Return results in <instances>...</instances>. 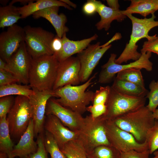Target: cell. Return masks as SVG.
<instances>
[{"label":"cell","instance_id":"1","mask_svg":"<svg viewBox=\"0 0 158 158\" xmlns=\"http://www.w3.org/2000/svg\"><path fill=\"white\" fill-rule=\"evenodd\" d=\"M59 63L54 54L32 58L29 75V84L32 89L53 90Z\"/></svg>","mask_w":158,"mask_h":158},{"label":"cell","instance_id":"2","mask_svg":"<svg viewBox=\"0 0 158 158\" xmlns=\"http://www.w3.org/2000/svg\"><path fill=\"white\" fill-rule=\"evenodd\" d=\"M152 15L150 18L143 19L138 18L131 14L125 15L131 21L132 32L128 42L120 56L115 60L116 63L121 64L131 60L135 61L138 59L142 54L137 51L138 46L136 44L137 42L143 38H146L149 40L157 36L156 35L151 36L148 34L151 29L158 26V21L155 20L156 16L154 13Z\"/></svg>","mask_w":158,"mask_h":158},{"label":"cell","instance_id":"3","mask_svg":"<svg viewBox=\"0 0 158 158\" xmlns=\"http://www.w3.org/2000/svg\"><path fill=\"white\" fill-rule=\"evenodd\" d=\"M111 121L118 127L131 134L138 142L143 143L156 120L153 112L144 106Z\"/></svg>","mask_w":158,"mask_h":158},{"label":"cell","instance_id":"4","mask_svg":"<svg viewBox=\"0 0 158 158\" xmlns=\"http://www.w3.org/2000/svg\"><path fill=\"white\" fill-rule=\"evenodd\" d=\"M95 74L84 83L79 85H68L54 90L56 97L55 99L59 104L81 114L87 111L88 105L92 102L95 92L86 91L92 83Z\"/></svg>","mask_w":158,"mask_h":158},{"label":"cell","instance_id":"5","mask_svg":"<svg viewBox=\"0 0 158 158\" xmlns=\"http://www.w3.org/2000/svg\"><path fill=\"white\" fill-rule=\"evenodd\" d=\"M104 121L101 116L94 118L90 115L84 118V125L76 140L87 154L98 146L111 145L106 134Z\"/></svg>","mask_w":158,"mask_h":158},{"label":"cell","instance_id":"6","mask_svg":"<svg viewBox=\"0 0 158 158\" xmlns=\"http://www.w3.org/2000/svg\"><path fill=\"white\" fill-rule=\"evenodd\" d=\"M7 117L11 135L19 139L27 129L32 119V109L28 97L17 96Z\"/></svg>","mask_w":158,"mask_h":158},{"label":"cell","instance_id":"7","mask_svg":"<svg viewBox=\"0 0 158 158\" xmlns=\"http://www.w3.org/2000/svg\"><path fill=\"white\" fill-rule=\"evenodd\" d=\"M23 28L24 41L32 59L54 54L51 47L54 34L40 27L27 25Z\"/></svg>","mask_w":158,"mask_h":158},{"label":"cell","instance_id":"8","mask_svg":"<svg viewBox=\"0 0 158 158\" xmlns=\"http://www.w3.org/2000/svg\"><path fill=\"white\" fill-rule=\"evenodd\" d=\"M146 99V97H135L121 94L111 87L110 93L106 104V112L101 116L104 120H112L145 106Z\"/></svg>","mask_w":158,"mask_h":158},{"label":"cell","instance_id":"9","mask_svg":"<svg viewBox=\"0 0 158 158\" xmlns=\"http://www.w3.org/2000/svg\"><path fill=\"white\" fill-rule=\"evenodd\" d=\"M104 127L110 145L120 152H142L149 150L147 141L140 143L130 133L120 128L111 120H105Z\"/></svg>","mask_w":158,"mask_h":158},{"label":"cell","instance_id":"10","mask_svg":"<svg viewBox=\"0 0 158 158\" xmlns=\"http://www.w3.org/2000/svg\"><path fill=\"white\" fill-rule=\"evenodd\" d=\"M142 54L141 56L138 60L128 64H121L115 62L116 55L114 53L111 54L107 62L102 66L98 82L101 84L109 83L118 73L130 68H137L141 70L144 69L148 71H152L153 69V63L150 60L152 53L147 52Z\"/></svg>","mask_w":158,"mask_h":158},{"label":"cell","instance_id":"11","mask_svg":"<svg viewBox=\"0 0 158 158\" xmlns=\"http://www.w3.org/2000/svg\"><path fill=\"white\" fill-rule=\"evenodd\" d=\"M100 42L90 44L77 54L80 63L79 77L80 82H85L89 79L93 70L105 53L111 47H101Z\"/></svg>","mask_w":158,"mask_h":158},{"label":"cell","instance_id":"12","mask_svg":"<svg viewBox=\"0 0 158 158\" xmlns=\"http://www.w3.org/2000/svg\"><path fill=\"white\" fill-rule=\"evenodd\" d=\"M53 115L72 131L78 132L84 123V118L82 114L64 107L52 98L48 101L45 115Z\"/></svg>","mask_w":158,"mask_h":158},{"label":"cell","instance_id":"13","mask_svg":"<svg viewBox=\"0 0 158 158\" xmlns=\"http://www.w3.org/2000/svg\"><path fill=\"white\" fill-rule=\"evenodd\" d=\"M33 90L35 92L29 98L32 110L35 135L37 136L43 130L47 102L50 98L56 96L53 90Z\"/></svg>","mask_w":158,"mask_h":158},{"label":"cell","instance_id":"14","mask_svg":"<svg viewBox=\"0 0 158 158\" xmlns=\"http://www.w3.org/2000/svg\"><path fill=\"white\" fill-rule=\"evenodd\" d=\"M80 68V62L77 56H72L59 62L53 90L67 85L75 86L79 84Z\"/></svg>","mask_w":158,"mask_h":158},{"label":"cell","instance_id":"15","mask_svg":"<svg viewBox=\"0 0 158 158\" xmlns=\"http://www.w3.org/2000/svg\"><path fill=\"white\" fill-rule=\"evenodd\" d=\"M32 58L28 52L24 41L6 62L11 73L24 85L29 84V75Z\"/></svg>","mask_w":158,"mask_h":158},{"label":"cell","instance_id":"16","mask_svg":"<svg viewBox=\"0 0 158 158\" xmlns=\"http://www.w3.org/2000/svg\"><path fill=\"white\" fill-rule=\"evenodd\" d=\"M23 28L15 24L0 35V58L7 62L24 41Z\"/></svg>","mask_w":158,"mask_h":158},{"label":"cell","instance_id":"17","mask_svg":"<svg viewBox=\"0 0 158 158\" xmlns=\"http://www.w3.org/2000/svg\"><path fill=\"white\" fill-rule=\"evenodd\" d=\"M46 116L44 127L53 137L60 149L68 142L77 139L78 132L69 129L55 116Z\"/></svg>","mask_w":158,"mask_h":158},{"label":"cell","instance_id":"18","mask_svg":"<svg viewBox=\"0 0 158 158\" xmlns=\"http://www.w3.org/2000/svg\"><path fill=\"white\" fill-rule=\"evenodd\" d=\"M35 136L34 123L32 119L18 142L14 147L12 152V158L16 157L20 158H29L32 154L35 152L37 145L34 140Z\"/></svg>","mask_w":158,"mask_h":158},{"label":"cell","instance_id":"19","mask_svg":"<svg viewBox=\"0 0 158 158\" xmlns=\"http://www.w3.org/2000/svg\"><path fill=\"white\" fill-rule=\"evenodd\" d=\"M59 6H53L37 11L32 15L35 19L43 18L48 20L53 25L56 35L62 38L64 34L68 32L69 28L66 25L67 19L63 13L58 14Z\"/></svg>","mask_w":158,"mask_h":158},{"label":"cell","instance_id":"20","mask_svg":"<svg viewBox=\"0 0 158 158\" xmlns=\"http://www.w3.org/2000/svg\"><path fill=\"white\" fill-rule=\"evenodd\" d=\"M98 37V35L95 34L88 38L73 41L68 38L65 33L61 38L63 43L62 49L59 52L55 54L58 61L61 62L72 56L73 54H78L86 49L92 42L96 40Z\"/></svg>","mask_w":158,"mask_h":158},{"label":"cell","instance_id":"21","mask_svg":"<svg viewBox=\"0 0 158 158\" xmlns=\"http://www.w3.org/2000/svg\"><path fill=\"white\" fill-rule=\"evenodd\" d=\"M97 7V13L100 16L101 19L95 25L97 30L104 29L108 30L111 24L114 20L119 22L123 20L127 17L123 14L121 10H116L107 6L101 1L93 0Z\"/></svg>","mask_w":158,"mask_h":158},{"label":"cell","instance_id":"22","mask_svg":"<svg viewBox=\"0 0 158 158\" xmlns=\"http://www.w3.org/2000/svg\"><path fill=\"white\" fill-rule=\"evenodd\" d=\"M53 6H62L69 10L72 9L71 7L60 0H36L35 2L33 1L27 5L19 7L18 9L21 18H25L36 12Z\"/></svg>","mask_w":158,"mask_h":158},{"label":"cell","instance_id":"23","mask_svg":"<svg viewBox=\"0 0 158 158\" xmlns=\"http://www.w3.org/2000/svg\"><path fill=\"white\" fill-rule=\"evenodd\" d=\"M111 87L121 94L135 97H146L149 92L145 87L116 78Z\"/></svg>","mask_w":158,"mask_h":158},{"label":"cell","instance_id":"24","mask_svg":"<svg viewBox=\"0 0 158 158\" xmlns=\"http://www.w3.org/2000/svg\"><path fill=\"white\" fill-rule=\"evenodd\" d=\"M158 10L156 0H131L130 5L126 10L121 11L123 14H139L146 17Z\"/></svg>","mask_w":158,"mask_h":158},{"label":"cell","instance_id":"25","mask_svg":"<svg viewBox=\"0 0 158 158\" xmlns=\"http://www.w3.org/2000/svg\"><path fill=\"white\" fill-rule=\"evenodd\" d=\"M14 145L11 138L6 116L0 118V152L12 158V152Z\"/></svg>","mask_w":158,"mask_h":158},{"label":"cell","instance_id":"26","mask_svg":"<svg viewBox=\"0 0 158 158\" xmlns=\"http://www.w3.org/2000/svg\"><path fill=\"white\" fill-rule=\"evenodd\" d=\"M21 18L18 7L9 4L0 7V28L12 26Z\"/></svg>","mask_w":158,"mask_h":158},{"label":"cell","instance_id":"27","mask_svg":"<svg viewBox=\"0 0 158 158\" xmlns=\"http://www.w3.org/2000/svg\"><path fill=\"white\" fill-rule=\"evenodd\" d=\"M29 85L16 83L0 86V97L8 96H23L29 97L35 92Z\"/></svg>","mask_w":158,"mask_h":158},{"label":"cell","instance_id":"28","mask_svg":"<svg viewBox=\"0 0 158 158\" xmlns=\"http://www.w3.org/2000/svg\"><path fill=\"white\" fill-rule=\"evenodd\" d=\"M60 149L66 158H88L86 150L76 140L68 142Z\"/></svg>","mask_w":158,"mask_h":158},{"label":"cell","instance_id":"29","mask_svg":"<svg viewBox=\"0 0 158 158\" xmlns=\"http://www.w3.org/2000/svg\"><path fill=\"white\" fill-rule=\"evenodd\" d=\"M115 78L145 87L144 80L140 69L131 68L122 71L117 73Z\"/></svg>","mask_w":158,"mask_h":158},{"label":"cell","instance_id":"30","mask_svg":"<svg viewBox=\"0 0 158 158\" xmlns=\"http://www.w3.org/2000/svg\"><path fill=\"white\" fill-rule=\"evenodd\" d=\"M87 154L88 158H119L120 152L111 145H102Z\"/></svg>","mask_w":158,"mask_h":158},{"label":"cell","instance_id":"31","mask_svg":"<svg viewBox=\"0 0 158 158\" xmlns=\"http://www.w3.org/2000/svg\"><path fill=\"white\" fill-rule=\"evenodd\" d=\"M44 141L46 150L51 158H66L59 148L52 135L45 130Z\"/></svg>","mask_w":158,"mask_h":158},{"label":"cell","instance_id":"32","mask_svg":"<svg viewBox=\"0 0 158 158\" xmlns=\"http://www.w3.org/2000/svg\"><path fill=\"white\" fill-rule=\"evenodd\" d=\"M149 88L150 91L146 97L149 102L146 106L153 112L158 106V80H152L149 84Z\"/></svg>","mask_w":158,"mask_h":158},{"label":"cell","instance_id":"33","mask_svg":"<svg viewBox=\"0 0 158 158\" xmlns=\"http://www.w3.org/2000/svg\"><path fill=\"white\" fill-rule=\"evenodd\" d=\"M146 141L150 154L158 150V120H156L154 125L148 132Z\"/></svg>","mask_w":158,"mask_h":158},{"label":"cell","instance_id":"34","mask_svg":"<svg viewBox=\"0 0 158 158\" xmlns=\"http://www.w3.org/2000/svg\"><path fill=\"white\" fill-rule=\"evenodd\" d=\"M111 89V87L109 85L100 87L99 89L95 92L92 102V105L106 104L110 93Z\"/></svg>","mask_w":158,"mask_h":158},{"label":"cell","instance_id":"35","mask_svg":"<svg viewBox=\"0 0 158 158\" xmlns=\"http://www.w3.org/2000/svg\"><path fill=\"white\" fill-rule=\"evenodd\" d=\"M13 96H8L0 98V118L6 116L12 107L15 101Z\"/></svg>","mask_w":158,"mask_h":158},{"label":"cell","instance_id":"36","mask_svg":"<svg viewBox=\"0 0 158 158\" xmlns=\"http://www.w3.org/2000/svg\"><path fill=\"white\" fill-rule=\"evenodd\" d=\"M42 132L39 134L37 142V149L36 152L32 154L29 158H48L44 143V136Z\"/></svg>","mask_w":158,"mask_h":158},{"label":"cell","instance_id":"37","mask_svg":"<svg viewBox=\"0 0 158 158\" xmlns=\"http://www.w3.org/2000/svg\"><path fill=\"white\" fill-rule=\"evenodd\" d=\"M140 51L142 54L150 52L158 55V35L151 40L145 42Z\"/></svg>","mask_w":158,"mask_h":158},{"label":"cell","instance_id":"38","mask_svg":"<svg viewBox=\"0 0 158 158\" xmlns=\"http://www.w3.org/2000/svg\"><path fill=\"white\" fill-rule=\"evenodd\" d=\"M19 83V80L12 73L0 69V86Z\"/></svg>","mask_w":158,"mask_h":158},{"label":"cell","instance_id":"39","mask_svg":"<svg viewBox=\"0 0 158 158\" xmlns=\"http://www.w3.org/2000/svg\"><path fill=\"white\" fill-rule=\"evenodd\" d=\"M105 104L92 105L87 107L86 110L90 113V115L93 118L99 117L105 113L106 111Z\"/></svg>","mask_w":158,"mask_h":158},{"label":"cell","instance_id":"40","mask_svg":"<svg viewBox=\"0 0 158 158\" xmlns=\"http://www.w3.org/2000/svg\"><path fill=\"white\" fill-rule=\"evenodd\" d=\"M150 154L149 150L142 152L132 150L120 152L119 158H149Z\"/></svg>","mask_w":158,"mask_h":158},{"label":"cell","instance_id":"41","mask_svg":"<svg viewBox=\"0 0 158 158\" xmlns=\"http://www.w3.org/2000/svg\"><path fill=\"white\" fill-rule=\"evenodd\" d=\"M83 11L86 15L90 16L97 12L96 5L93 0H87L83 5Z\"/></svg>","mask_w":158,"mask_h":158},{"label":"cell","instance_id":"42","mask_svg":"<svg viewBox=\"0 0 158 158\" xmlns=\"http://www.w3.org/2000/svg\"><path fill=\"white\" fill-rule=\"evenodd\" d=\"M63 45L62 38L57 35L53 38L52 43L51 47L54 54H56L59 52L62 49Z\"/></svg>","mask_w":158,"mask_h":158},{"label":"cell","instance_id":"43","mask_svg":"<svg viewBox=\"0 0 158 158\" xmlns=\"http://www.w3.org/2000/svg\"><path fill=\"white\" fill-rule=\"evenodd\" d=\"M121 33L118 32L116 33L113 37L108 42L102 45H100V47H107L110 45V44L113 41L120 39L121 38Z\"/></svg>","mask_w":158,"mask_h":158},{"label":"cell","instance_id":"44","mask_svg":"<svg viewBox=\"0 0 158 158\" xmlns=\"http://www.w3.org/2000/svg\"><path fill=\"white\" fill-rule=\"evenodd\" d=\"M107 2L109 7L116 10H119V5L118 0H107Z\"/></svg>","mask_w":158,"mask_h":158},{"label":"cell","instance_id":"45","mask_svg":"<svg viewBox=\"0 0 158 158\" xmlns=\"http://www.w3.org/2000/svg\"><path fill=\"white\" fill-rule=\"evenodd\" d=\"M35 1L32 0H13L11 1L9 4L13 5L14 3L18 2L23 4L24 6H25Z\"/></svg>","mask_w":158,"mask_h":158},{"label":"cell","instance_id":"46","mask_svg":"<svg viewBox=\"0 0 158 158\" xmlns=\"http://www.w3.org/2000/svg\"><path fill=\"white\" fill-rule=\"evenodd\" d=\"M66 4L71 7L72 8H76L77 7V5L70 1L69 0H60Z\"/></svg>","mask_w":158,"mask_h":158},{"label":"cell","instance_id":"47","mask_svg":"<svg viewBox=\"0 0 158 158\" xmlns=\"http://www.w3.org/2000/svg\"><path fill=\"white\" fill-rule=\"evenodd\" d=\"M153 116L156 120H158V108L156 109L153 112Z\"/></svg>","mask_w":158,"mask_h":158},{"label":"cell","instance_id":"48","mask_svg":"<svg viewBox=\"0 0 158 158\" xmlns=\"http://www.w3.org/2000/svg\"><path fill=\"white\" fill-rule=\"evenodd\" d=\"M9 0H1L0 1V4L4 6H6V5L7 4Z\"/></svg>","mask_w":158,"mask_h":158},{"label":"cell","instance_id":"49","mask_svg":"<svg viewBox=\"0 0 158 158\" xmlns=\"http://www.w3.org/2000/svg\"><path fill=\"white\" fill-rule=\"evenodd\" d=\"M153 154L154 156L151 158H158V150L154 152Z\"/></svg>","mask_w":158,"mask_h":158},{"label":"cell","instance_id":"50","mask_svg":"<svg viewBox=\"0 0 158 158\" xmlns=\"http://www.w3.org/2000/svg\"><path fill=\"white\" fill-rule=\"evenodd\" d=\"M158 7V0H156Z\"/></svg>","mask_w":158,"mask_h":158}]
</instances>
